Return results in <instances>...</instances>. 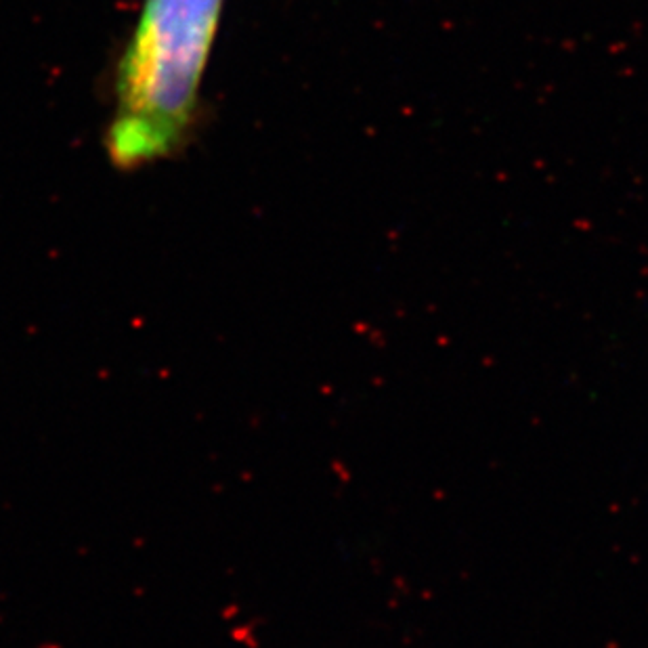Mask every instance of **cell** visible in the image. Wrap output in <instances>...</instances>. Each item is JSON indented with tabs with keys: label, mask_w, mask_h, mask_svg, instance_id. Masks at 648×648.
I'll return each instance as SVG.
<instances>
[{
	"label": "cell",
	"mask_w": 648,
	"mask_h": 648,
	"mask_svg": "<svg viewBox=\"0 0 648 648\" xmlns=\"http://www.w3.org/2000/svg\"><path fill=\"white\" fill-rule=\"evenodd\" d=\"M225 0H145L116 67L105 147L134 170L177 154L191 134Z\"/></svg>",
	"instance_id": "1"
}]
</instances>
